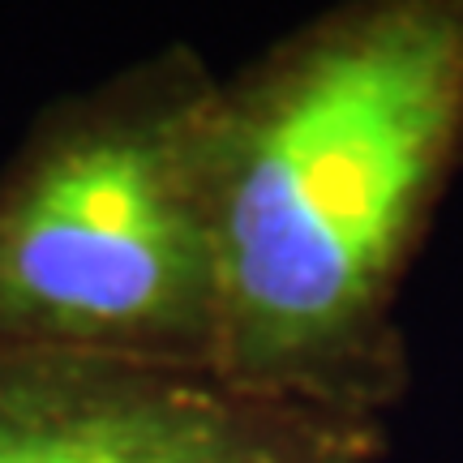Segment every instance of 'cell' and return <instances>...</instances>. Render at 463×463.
Segmentation results:
<instances>
[{"mask_svg":"<svg viewBox=\"0 0 463 463\" xmlns=\"http://www.w3.org/2000/svg\"><path fill=\"white\" fill-rule=\"evenodd\" d=\"M463 155V0H361L219 82L215 378L382 416L391 305Z\"/></svg>","mask_w":463,"mask_h":463,"instance_id":"6da1fadb","label":"cell"},{"mask_svg":"<svg viewBox=\"0 0 463 463\" xmlns=\"http://www.w3.org/2000/svg\"><path fill=\"white\" fill-rule=\"evenodd\" d=\"M219 82L172 43L34 116L0 167V344L215 373Z\"/></svg>","mask_w":463,"mask_h":463,"instance_id":"7a4b0ae2","label":"cell"},{"mask_svg":"<svg viewBox=\"0 0 463 463\" xmlns=\"http://www.w3.org/2000/svg\"><path fill=\"white\" fill-rule=\"evenodd\" d=\"M382 447V416L0 344V463H378Z\"/></svg>","mask_w":463,"mask_h":463,"instance_id":"3957f363","label":"cell"}]
</instances>
